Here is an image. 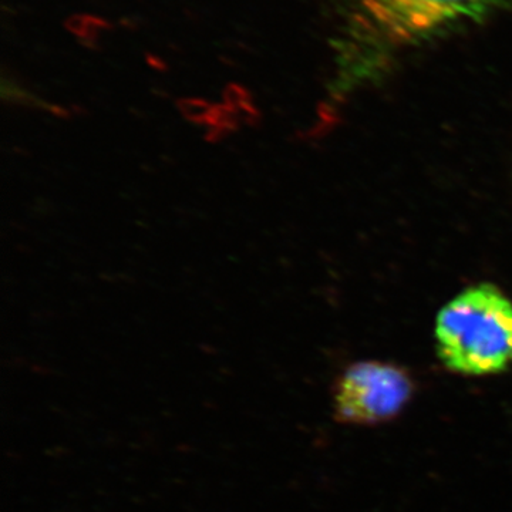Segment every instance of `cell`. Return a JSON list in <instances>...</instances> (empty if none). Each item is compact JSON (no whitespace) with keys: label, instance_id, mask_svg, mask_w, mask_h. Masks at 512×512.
<instances>
[{"label":"cell","instance_id":"cell-1","mask_svg":"<svg viewBox=\"0 0 512 512\" xmlns=\"http://www.w3.org/2000/svg\"><path fill=\"white\" fill-rule=\"evenodd\" d=\"M342 30L335 94L386 73L399 55L512 9V0H339Z\"/></svg>","mask_w":512,"mask_h":512},{"label":"cell","instance_id":"cell-2","mask_svg":"<svg viewBox=\"0 0 512 512\" xmlns=\"http://www.w3.org/2000/svg\"><path fill=\"white\" fill-rule=\"evenodd\" d=\"M441 362L466 376H488L512 365V301L493 284L471 286L436 320Z\"/></svg>","mask_w":512,"mask_h":512},{"label":"cell","instance_id":"cell-3","mask_svg":"<svg viewBox=\"0 0 512 512\" xmlns=\"http://www.w3.org/2000/svg\"><path fill=\"white\" fill-rule=\"evenodd\" d=\"M413 392L412 377L403 367L377 360L355 363L336 384V417L343 423H383L402 412Z\"/></svg>","mask_w":512,"mask_h":512},{"label":"cell","instance_id":"cell-4","mask_svg":"<svg viewBox=\"0 0 512 512\" xmlns=\"http://www.w3.org/2000/svg\"><path fill=\"white\" fill-rule=\"evenodd\" d=\"M103 26L104 23L100 19L84 15L73 16L67 22V28H69L70 32L82 37L83 40H89V42H92V40L100 35Z\"/></svg>","mask_w":512,"mask_h":512},{"label":"cell","instance_id":"cell-5","mask_svg":"<svg viewBox=\"0 0 512 512\" xmlns=\"http://www.w3.org/2000/svg\"><path fill=\"white\" fill-rule=\"evenodd\" d=\"M184 113L194 120L205 119L210 114V107L205 101L187 100L183 103Z\"/></svg>","mask_w":512,"mask_h":512}]
</instances>
